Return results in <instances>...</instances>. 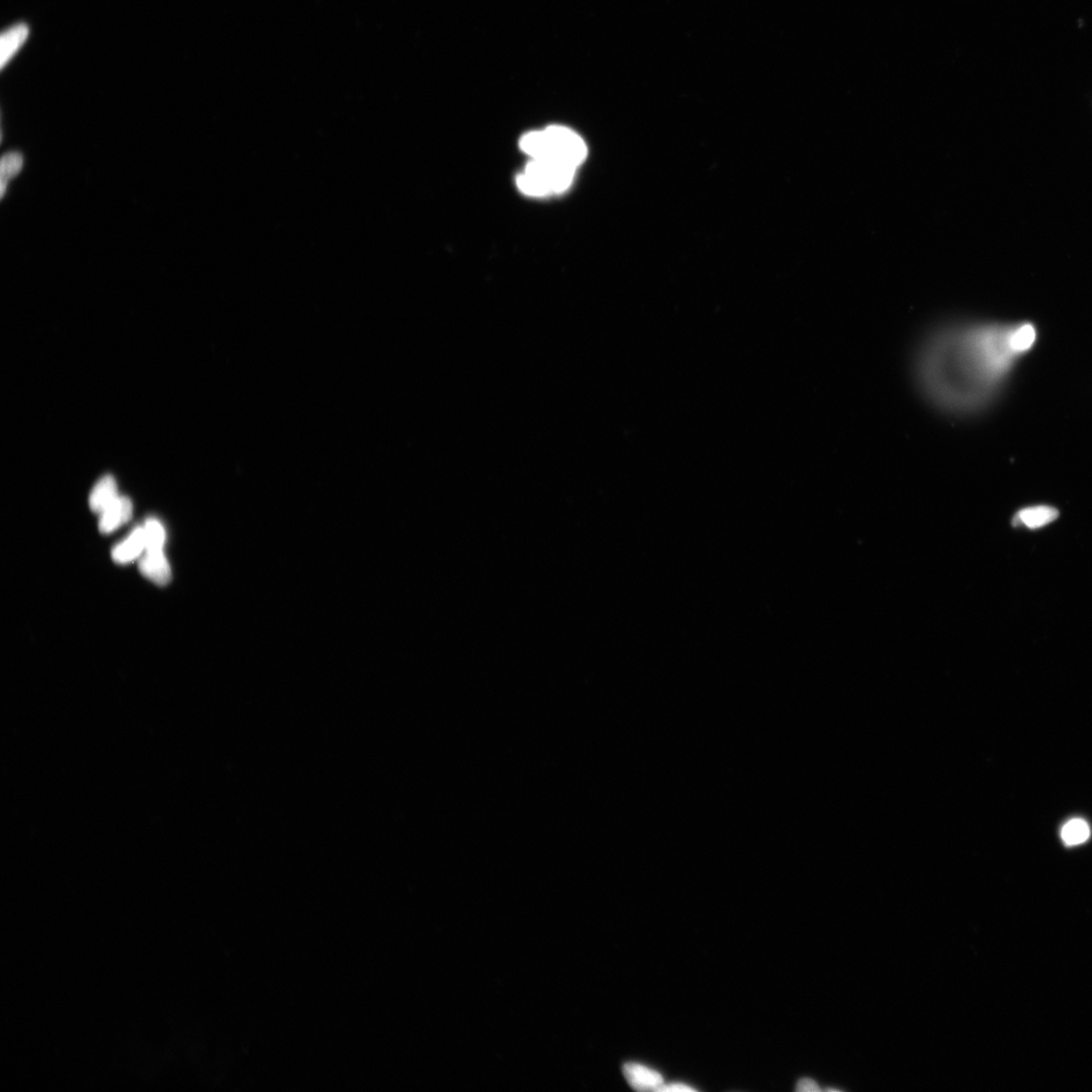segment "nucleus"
Segmentation results:
<instances>
[{
	"instance_id": "nucleus-1",
	"label": "nucleus",
	"mask_w": 1092,
	"mask_h": 1092,
	"mask_svg": "<svg viewBox=\"0 0 1092 1092\" xmlns=\"http://www.w3.org/2000/svg\"><path fill=\"white\" fill-rule=\"evenodd\" d=\"M1009 333L971 323L941 326L923 342L915 359L918 386L941 411L963 416L988 400L1008 366Z\"/></svg>"
},
{
	"instance_id": "nucleus-2",
	"label": "nucleus",
	"mask_w": 1092,
	"mask_h": 1092,
	"mask_svg": "<svg viewBox=\"0 0 1092 1092\" xmlns=\"http://www.w3.org/2000/svg\"><path fill=\"white\" fill-rule=\"evenodd\" d=\"M521 147L534 160L554 161L577 168L588 150L584 140L566 127L551 126L546 130L526 134Z\"/></svg>"
},
{
	"instance_id": "nucleus-3",
	"label": "nucleus",
	"mask_w": 1092,
	"mask_h": 1092,
	"mask_svg": "<svg viewBox=\"0 0 1092 1092\" xmlns=\"http://www.w3.org/2000/svg\"><path fill=\"white\" fill-rule=\"evenodd\" d=\"M576 168L570 165L532 160L517 178L519 190L531 197H546L567 191L575 177Z\"/></svg>"
},
{
	"instance_id": "nucleus-4",
	"label": "nucleus",
	"mask_w": 1092,
	"mask_h": 1092,
	"mask_svg": "<svg viewBox=\"0 0 1092 1092\" xmlns=\"http://www.w3.org/2000/svg\"><path fill=\"white\" fill-rule=\"evenodd\" d=\"M622 1072L630 1088L637 1091H658L664 1084V1079L658 1071L634 1062L624 1064Z\"/></svg>"
},
{
	"instance_id": "nucleus-5",
	"label": "nucleus",
	"mask_w": 1092,
	"mask_h": 1092,
	"mask_svg": "<svg viewBox=\"0 0 1092 1092\" xmlns=\"http://www.w3.org/2000/svg\"><path fill=\"white\" fill-rule=\"evenodd\" d=\"M140 571L156 585H168L171 579L170 566L163 551L146 552L140 561Z\"/></svg>"
},
{
	"instance_id": "nucleus-6",
	"label": "nucleus",
	"mask_w": 1092,
	"mask_h": 1092,
	"mask_svg": "<svg viewBox=\"0 0 1092 1092\" xmlns=\"http://www.w3.org/2000/svg\"><path fill=\"white\" fill-rule=\"evenodd\" d=\"M133 513V505L127 497H119V498L105 509L101 514L100 530L103 534H108L119 529L120 526L130 521Z\"/></svg>"
},
{
	"instance_id": "nucleus-7",
	"label": "nucleus",
	"mask_w": 1092,
	"mask_h": 1092,
	"mask_svg": "<svg viewBox=\"0 0 1092 1092\" xmlns=\"http://www.w3.org/2000/svg\"><path fill=\"white\" fill-rule=\"evenodd\" d=\"M146 551L144 527L135 529L130 537L112 549V560L120 564L129 563Z\"/></svg>"
},
{
	"instance_id": "nucleus-8",
	"label": "nucleus",
	"mask_w": 1092,
	"mask_h": 1092,
	"mask_svg": "<svg viewBox=\"0 0 1092 1092\" xmlns=\"http://www.w3.org/2000/svg\"><path fill=\"white\" fill-rule=\"evenodd\" d=\"M116 480L111 476H105L97 481L89 497V506L95 513L102 514L118 498Z\"/></svg>"
},
{
	"instance_id": "nucleus-9",
	"label": "nucleus",
	"mask_w": 1092,
	"mask_h": 1092,
	"mask_svg": "<svg viewBox=\"0 0 1092 1092\" xmlns=\"http://www.w3.org/2000/svg\"><path fill=\"white\" fill-rule=\"evenodd\" d=\"M29 31L26 25L13 26L0 37V65L4 68L28 39Z\"/></svg>"
},
{
	"instance_id": "nucleus-10",
	"label": "nucleus",
	"mask_w": 1092,
	"mask_h": 1092,
	"mask_svg": "<svg viewBox=\"0 0 1092 1092\" xmlns=\"http://www.w3.org/2000/svg\"><path fill=\"white\" fill-rule=\"evenodd\" d=\"M1058 516L1059 512L1055 508L1049 506L1030 507L1020 511L1015 515L1014 524L1025 525L1029 529L1036 530L1055 521Z\"/></svg>"
},
{
	"instance_id": "nucleus-11",
	"label": "nucleus",
	"mask_w": 1092,
	"mask_h": 1092,
	"mask_svg": "<svg viewBox=\"0 0 1092 1092\" xmlns=\"http://www.w3.org/2000/svg\"><path fill=\"white\" fill-rule=\"evenodd\" d=\"M1090 837V828L1081 818H1073L1061 831V838L1069 847L1080 845Z\"/></svg>"
},
{
	"instance_id": "nucleus-12",
	"label": "nucleus",
	"mask_w": 1092,
	"mask_h": 1092,
	"mask_svg": "<svg viewBox=\"0 0 1092 1092\" xmlns=\"http://www.w3.org/2000/svg\"><path fill=\"white\" fill-rule=\"evenodd\" d=\"M1036 339V331L1031 325H1023L1016 330L1011 331L1009 334V345L1013 352L1022 353L1027 351L1034 344Z\"/></svg>"
},
{
	"instance_id": "nucleus-13",
	"label": "nucleus",
	"mask_w": 1092,
	"mask_h": 1092,
	"mask_svg": "<svg viewBox=\"0 0 1092 1092\" xmlns=\"http://www.w3.org/2000/svg\"><path fill=\"white\" fill-rule=\"evenodd\" d=\"M146 537V551H163L165 544V530L163 526L156 519H149L144 526Z\"/></svg>"
},
{
	"instance_id": "nucleus-14",
	"label": "nucleus",
	"mask_w": 1092,
	"mask_h": 1092,
	"mask_svg": "<svg viewBox=\"0 0 1092 1092\" xmlns=\"http://www.w3.org/2000/svg\"><path fill=\"white\" fill-rule=\"evenodd\" d=\"M24 167V157L18 152L6 153L2 160L0 165V173H2V180L9 184L10 180L16 177Z\"/></svg>"
},
{
	"instance_id": "nucleus-15",
	"label": "nucleus",
	"mask_w": 1092,
	"mask_h": 1092,
	"mask_svg": "<svg viewBox=\"0 0 1092 1092\" xmlns=\"http://www.w3.org/2000/svg\"><path fill=\"white\" fill-rule=\"evenodd\" d=\"M658 1091H661V1092H692V1091H695V1088H691V1087H689V1086H686V1084H684V1083H672V1084H662V1086H661V1087L659 1088V1090H658Z\"/></svg>"
},
{
	"instance_id": "nucleus-16",
	"label": "nucleus",
	"mask_w": 1092,
	"mask_h": 1092,
	"mask_svg": "<svg viewBox=\"0 0 1092 1092\" xmlns=\"http://www.w3.org/2000/svg\"><path fill=\"white\" fill-rule=\"evenodd\" d=\"M796 1090L801 1091V1092L802 1091L819 1092L820 1088L815 1080H812L811 1079H801L797 1083Z\"/></svg>"
}]
</instances>
